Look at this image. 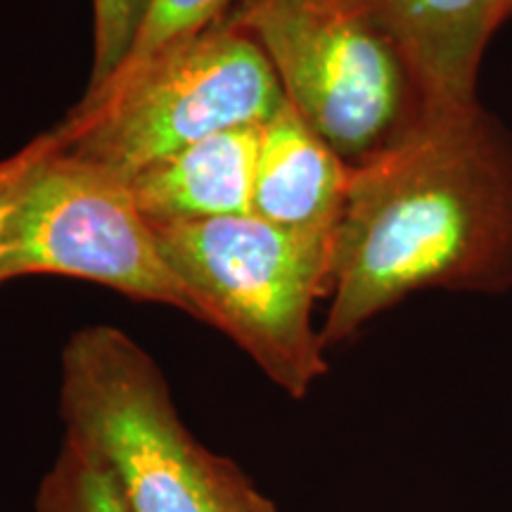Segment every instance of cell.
I'll list each match as a JSON object with an SVG mask.
<instances>
[{"label":"cell","mask_w":512,"mask_h":512,"mask_svg":"<svg viewBox=\"0 0 512 512\" xmlns=\"http://www.w3.org/2000/svg\"><path fill=\"white\" fill-rule=\"evenodd\" d=\"M152 5L155 0H93V72L86 93L119 72Z\"/></svg>","instance_id":"12"},{"label":"cell","mask_w":512,"mask_h":512,"mask_svg":"<svg viewBox=\"0 0 512 512\" xmlns=\"http://www.w3.org/2000/svg\"><path fill=\"white\" fill-rule=\"evenodd\" d=\"M36 512H126V508L98 460L64 437L53 467L38 486Z\"/></svg>","instance_id":"11"},{"label":"cell","mask_w":512,"mask_h":512,"mask_svg":"<svg viewBox=\"0 0 512 512\" xmlns=\"http://www.w3.org/2000/svg\"><path fill=\"white\" fill-rule=\"evenodd\" d=\"M256 512H278V508H275L271 498L261 496V501H259V510H256Z\"/></svg>","instance_id":"14"},{"label":"cell","mask_w":512,"mask_h":512,"mask_svg":"<svg viewBox=\"0 0 512 512\" xmlns=\"http://www.w3.org/2000/svg\"><path fill=\"white\" fill-rule=\"evenodd\" d=\"M349 178L351 164L285 100L259 128L249 214L297 233L337 235Z\"/></svg>","instance_id":"8"},{"label":"cell","mask_w":512,"mask_h":512,"mask_svg":"<svg viewBox=\"0 0 512 512\" xmlns=\"http://www.w3.org/2000/svg\"><path fill=\"white\" fill-rule=\"evenodd\" d=\"M283 102L259 43L223 19L128 79L83 95L57 131L69 155L128 181L216 133L261 126Z\"/></svg>","instance_id":"4"},{"label":"cell","mask_w":512,"mask_h":512,"mask_svg":"<svg viewBox=\"0 0 512 512\" xmlns=\"http://www.w3.org/2000/svg\"><path fill=\"white\" fill-rule=\"evenodd\" d=\"M422 290H512V128L479 100L420 105L351 164L325 349Z\"/></svg>","instance_id":"1"},{"label":"cell","mask_w":512,"mask_h":512,"mask_svg":"<svg viewBox=\"0 0 512 512\" xmlns=\"http://www.w3.org/2000/svg\"><path fill=\"white\" fill-rule=\"evenodd\" d=\"M197 320L233 339L292 399L328 373L313 304L330 297L335 235L297 233L254 214L152 223Z\"/></svg>","instance_id":"3"},{"label":"cell","mask_w":512,"mask_h":512,"mask_svg":"<svg viewBox=\"0 0 512 512\" xmlns=\"http://www.w3.org/2000/svg\"><path fill=\"white\" fill-rule=\"evenodd\" d=\"M238 0H155L150 15H147L143 29H140L136 46L105 86L95 88L83 95H93L114 86V83L128 79L145 64L157 60L159 55L169 53L171 48L181 46L190 38L200 36L230 15Z\"/></svg>","instance_id":"10"},{"label":"cell","mask_w":512,"mask_h":512,"mask_svg":"<svg viewBox=\"0 0 512 512\" xmlns=\"http://www.w3.org/2000/svg\"><path fill=\"white\" fill-rule=\"evenodd\" d=\"M392 43L420 105H467L512 0H344Z\"/></svg>","instance_id":"7"},{"label":"cell","mask_w":512,"mask_h":512,"mask_svg":"<svg viewBox=\"0 0 512 512\" xmlns=\"http://www.w3.org/2000/svg\"><path fill=\"white\" fill-rule=\"evenodd\" d=\"M259 128L216 133L128 178L145 219L181 223L249 214Z\"/></svg>","instance_id":"9"},{"label":"cell","mask_w":512,"mask_h":512,"mask_svg":"<svg viewBox=\"0 0 512 512\" xmlns=\"http://www.w3.org/2000/svg\"><path fill=\"white\" fill-rule=\"evenodd\" d=\"M67 432L107 472L126 512H256L261 491L195 439L159 366L114 325H88L62 351Z\"/></svg>","instance_id":"2"},{"label":"cell","mask_w":512,"mask_h":512,"mask_svg":"<svg viewBox=\"0 0 512 512\" xmlns=\"http://www.w3.org/2000/svg\"><path fill=\"white\" fill-rule=\"evenodd\" d=\"M24 275L91 280L197 318L126 178L64 147L31 178L5 238L0 285Z\"/></svg>","instance_id":"6"},{"label":"cell","mask_w":512,"mask_h":512,"mask_svg":"<svg viewBox=\"0 0 512 512\" xmlns=\"http://www.w3.org/2000/svg\"><path fill=\"white\" fill-rule=\"evenodd\" d=\"M64 147V140L60 131L50 128V131L41 133L34 140H29L22 150H17L15 155L0 159V256H3L5 238H8V230L15 216L17 204L22 200L24 190L29 188L31 178L36 176V171L48 162L55 152H60Z\"/></svg>","instance_id":"13"},{"label":"cell","mask_w":512,"mask_h":512,"mask_svg":"<svg viewBox=\"0 0 512 512\" xmlns=\"http://www.w3.org/2000/svg\"><path fill=\"white\" fill-rule=\"evenodd\" d=\"M226 19L259 43L285 100L347 164L418 112L399 53L344 0H238Z\"/></svg>","instance_id":"5"}]
</instances>
